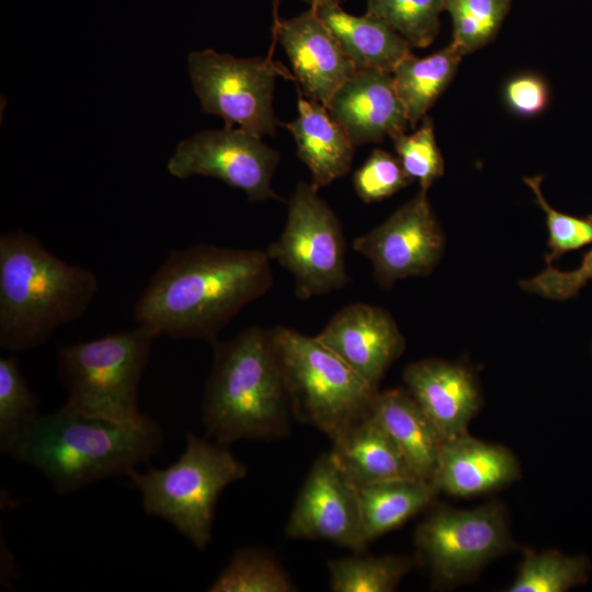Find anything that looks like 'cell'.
<instances>
[{"mask_svg": "<svg viewBox=\"0 0 592 592\" xmlns=\"http://www.w3.org/2000/svg\"><path fill=\"white\" fill-rule=\"evenodd\" d=\"M273 285L266 251L198 243L172 250L134 308L137 325L157 337L209 344Z\"/></svg>", "mask_w": 592, "mask_h": 592, "instance_id": "1", "label": "cell"}, {"mask_svg": "<svg viewBox=\"0 0 592 592\" xmlns=\"http://www.w3.org/2000/svg\"><path fill=\"white\" fill-rule=\"evenodd\" d=\"M161 446V428L147 415L116 421L64 405L41 415L11 456L38 470L58 493H69L103 478L128 476Z\"/></svg>", "mask_w": 592, "mask_h": 592, "instance_id": "2", "label": "cell"}, {"mask_svg": "<svg viewBox=\"0 0 592 592\" xmlns=\"http://www.w3.org/2000/svg\"><path fill=\"white\" fill-rule=\"evenodd\" d=\"M99 283L88 267L58 258L33 235L0 236V346L32 350L90 307Z\"/></svg>", "mask_w": 592, "mask_h": 592, "instance_id": "3", "label": "cell"}, {"mask_svg": "<svg viewBox=\"0 0 592 592\" xmlns=\"http://www.w3.org/2000/svg\"><path fill=\"white\" fill-rule=\"evenodd\" d=\"M203 422L216 442L272 440L289 434V401L273 329L249 327L213 344Z\"/></svg>", "mask_w": 592, "mask_h": 592, "instance_id": "4", "label": "cell"}, {"mask_svg": "<svg viewBox=\"0 0 592 592\" xmlns=\"http://www.w3.org/2000/svg\"><path fill=\"white\" fill-rule=\"evenodd\" d=\"M185 449L169 466L128 474L141 494L144 510L168 521L196 548L212 538L215 508L224 489L247 476V467L228 449L191 432Z\"/></svg>", "mask_w": 592, "mask_h": 592, "instance_id": "5", "label": "cell"}, {"mask_svg": "<svg viewBox=\"0 0 592 592\" xmlns=\"http://www.w3.org/2000/svg\"><path fill=\"white\" fill-rule=\"evenodd\" d=\"M291 412L332 442L367 418L377 388L371 386L316 337L273 328Z\"/></svg>", "mask_w": 592, "mask_h": 592, "instance_id": "6", "label": "cell"}, {"mask_svg": "<svg viewBox=\"0 0 592 592\" xmlns=\"http://www.w3.org/2000/svg\"><path fill=\"white\" fill-rule=\"evenodd\" d=\"M157 338L137 325L61 348L57 366L68 395L65 405L88 415L140 420L138 388Z\"/></svg>", "mask_w": 592, "mask_h": 592, "instance_id": "7", "label": "cell"}, {"mask_svg": "<svg viewBox=\"0 0 592 592\" xmlns=\"http://www.w3.org/2000/svg\"><path fill=\"white\" fill-rule=\"evenodd\" d=\"M265 251L292 274L300 299L342 289L351 282L342 225L311 183L296 184L284 228Z\"/></svg>", "mask_w": 592, "mask_h": 592, "instance_id": "8", "label": "cell"}, {"mask_svg": "<svg viewBox=\"0 0 592 592\" xmlns=\"http://www.w3.org/2000/svg\"><path fill=\"white\" fill-rule=\"evenodd\" d=\"M414 544L433 580L443 585L471 579L515 548L506 511L499 502L464 510L437 508L417 527Z\"/></svg>", "mask_w": 592, "mask_h": 592, "instance_id": "9", "label": "cell"}, {"mask_svg": "<svg viewBox=\"0 0 592 592\" xmlns=\"http://www.w3.org/2000/svg\"><path fill=\"white\" fill-rule=\"evenodd\" d=\"M187 70L203 112L219 116L225 127L238 126L259 137L275 135L274 86L276 76L285 72L271 58L194 50Z\"/></svg>", "mask_w": 592, "mask_h": 592, "instance_id": "10", "label": "cell"}, {"mask_svg": "<svg viewBox=\"0 0 592 592\" xmlns=\"http://www.w3.org/2000/svg\"><path fill=\"white\" fill-rule=\"evenodd\" d=\"M280 153L262 137L239 127L203 130L179 143L167 163L171 175L216 178L250 202L283 198L271 186Z\"/></svg>", "mask_w": 592, "mask_h": 592, "instance_id": "11", "label": "cell"}, {"mask_svg": "<svg viewBox=\"0 0 592 592\" xmlns=\"http://www.w3.org/2000/svg\"><path fill=\"white\" fill-rule=\"evenodd\" d=\"M420 190L384 223L352 241V249L369 260L375 282L384 289L399 280L430 274L444 252V235Z\"/></svg>", "mask_w": 592, "mask_h": 592, "instance_id": "12", "label": "cell"}, {"mask_svg": "<svg viewBox=\"0 0 592 592\" xmlns=\"http://www.w3.org/2000/svg\"><path fill=\"white\" fill-rule=\"evenodd\" d=\"M289 538L323 539L362 554L363 535L357 487L331 453L312 465L286 523Z\"/></svg>", "mask_w": 592, "mask_h": 592, "instance_id": "13", "label": "cell"}, {"mask_svg": "<svg viewBox=\"0 0 592 592\" xmlns=\"http://www.w3.org/2000/svg\"><path fill=\"white\" fill-rule=\"evenodd\" d=\"M315 337L374 388L406 345L387 310L362 303L341 308Z\"/></svg>", "mask_w": 592, "mask_h": 592, "instance_id": "14", "label": "cell"}, {"mask_svg": "<svg viewBox=\"0 0 592 592\" xmlns=\"http://www.w3.org/2000/svg\"><path fill=\"white\" fill-rule=\"evenodd\" d=\"M275 34L293 68L296 87L325 107L356 72L311 7L294 18L278 20Z\"/></svg>", "mask_w": 592, "mask_h": 592, "instance_id": "15", "label": "cell"}, {"mask_svg": "<svg viewBox=\"0 0 592 592\" xmlns=\"http://www.w3.org/2000/svg\"><path fill=\"white\" fill-rule=\"evenodd\" d=\"M326 109L355 147L380 143L387 136L391 139L409 125L392 73L383 70L356 71Z\"/></svg>", "mask_w": 592, "mask_h": 592, "instance_id": "16", "label": "cell"}, {"mask_svg": "<svg viewBox=\"0 0 592 592\" xmlns=\"http://www.w3.org/2000/svg\"><path fill=\"white\" fill-rule=\"evenodd\" d=\"M402 377L407 390L443 441L467 433L470 421L481 406L478 384L467 367L425 358L409 364Z\"/></svg>", "mask_w": 592, "mask_h": 592, "instance_id": "17", "label": "cell"}, {"mask_svg": "<svg viewBox=\"0 0 592 592\" xmlns=\"http://www.w3.org/2000/svg\"><path fill=\"white\" fill-rule=\"evenodd\" d=\"M521 467L506 447L467 433L443 442L432 483L452 497L485 494L517 480Z\"/></svg>", "mask_w": 592, "mask_h": 592, "instance_id": "18", "label": "cell"}, {"mask_svg": "<svg viewBox=\"0 0 592 592\" xmlns=\"http://www.w3.org/2000/svg\"><path fill=\"white\" fill-rule=\"evenodd\" d=\"M297 91V117L285 127L295 139L297 156L310 171V183L319 190L351 170L355 146L322 104Z\"/></svg>", "mask_w": 592, "mask_h": 592, "instance_id": "19", "label": "cell"}, {"mask_svg": "<svg viewBox=\"0 0 592 592\" xmlns=\"http://www.w3.org/2000/svg\"><path fill=\"white\" fill-rule=\"evenodd\" d=\"M311 8L335 37L356 71L392 72L405 58L412 55L409 43L374 15H352L337 3Z\"/></svg>", "mask_w": 592, "mask_h": 592, "instance_id": "20", "label": "cell"}, {"mask_svg": "<svg viewBox=\"0 0 592 592\" xmlns=\"http://www.w3.org/2000/svg\"><path fill=\"white\" fill-rule=\"evenodd\" d=\"M371 415L395 442L413 475L432 482L444 441L410 392H377Z\"/></svg>", "mask_w": 592, "mask_h": 592, "instance_id": "21", "label": "cell"}, {"mask_svg": "<svg viewBox=\"0 0 592 592\" xmlns=\"http://www.w3.org/2000/svg\"><path fill=\"white\" fill-rule=\"evenodd\" d=\"M332 443L331 453L357 489L415 477L395 442L371 414Z\"/></svg>", "mask_w": 592, "mask_h": 592, "instance_id": "22", "label": "cell"}, {"mask_svg": "<svg viewBox=\"0 0 592 592\" xmlns=\"http://www.w3.org/2000/svg\"><path fill=\"white\" fill-rule=\"evenodd\" d=\"M437 493L432 482L415 477L358 488L363 535L367 545L428 508Z\"/></svg>", "mask_w": 592, "mask_h": 592, "instance_id": "23", "label": "cell"}, {"mask_svg": "<svg viewBox=\"0 0 592 592\" xmlns=\"http://www.w3.org/2000/svg\"><path fill=\"white\" fill-rule=\"evenodd\" d=\"M464 55L451 43L423 58L410 55L391 72L409 125L422 121L448 87Z\"/></svg>", "mask_w": 592, "mask_h": 592, "instance_id": "24", "label": "cell"}, {"mask_svg": "<svg viewBox=\"0 0 592 592\" xmlns=\"http://www.w3.org/2000/svg\"><path fill=\"white\" fill-rule=\"evenodd\" d=\"M413 560L406 556L380 557L356 554L328 562L333 592H391L411 570Z\"/></svg>", "mask_w": 592, "mask_h": 592, "instance_id": "25", "label": "cell"}, {"mask_svg": "<svg viewBox=\"0 0 592 592\" xmlns=\"http://www.w3.org/2000/svg\"><path fill=\"white\" fill-rule=\"evenodd\" d=\"M38 398L31 390L13 356L0 358V449L12 455L15 446L41 417Z\"/></svg>", "mask_w": 592, "mask_h": 592, "instance_id": "26", "label": "cell"}, {"mask_svg": "<svg viewBox=\"0 0 592 592\" xmlns=\"http://www.w3.org/2000/svg\"><path fill=\"white\" fill-rule=\"evenodd\" d=\"M589 561L557 550L525 551L508 592H565L588 579Z\"/></svg>", "mask_w": 592, "mask_h": 592, "instance_id": "27", "label": "cell"}, {"mask_svg": "<svg viewBox=\"0 0 592 592\" xmlns=\"http://www.w3.org/2000/svg\"><path fill=\"white\" fill-rule=\"evenodd\" d=\"M296 590L286 572L267 551L242 548L212 583L210 592H291Z\"/></svg>", "mask_w": 592, "mask_h": 592, "instance_id": "28", "label": "cell"}, {"mask_svg": "<svg viewBox=\"0 0 592 592\" xmlns=\"http://www.w3.org/2000/svg\"><path fill=\"white\" fill-rule=\"evenodd\" d=\"M512 0H445L453 23L451 44L464 56L489 44L498 34Z\"/></svg>", "mask_w": 592, "mask_h": 592, "instance_id": "29", "label": "cell"}, {"mask_svg": "<svg viewBox=\"0 0 592 592\" xmlns=\"http://www.w3.org/2000/svg\"><path fill=\"white\" fill-rule=\"evenodd\" d=\"M445 0H366V13L399 33L411 47L424 48L439 34Z\"/></svg>", "mask_w": 592, "mask_h": 592, "instance_id": "30", "label": "cell"}, {"mask_svg": "<svg viewBox=\"0 0 592 592\" xmlns=\"http://www.w3.org/2000/svg\"><path fill=\"white\" fill-rule=\"evenodd\" d=\"M405 172L418 180L420 189L428 192L444 173V160L437 146L433 122L425 116L412 134L406 132L391 138Z\"/></svg>", "mask_w": 592, "mask_h": 592, "instance_id": "31", "label": "cell"}, {"mask_svg": "<svg viewBox=\"0 0 592 592\" xmlns=\"http://www.w3.org/2000/svg\"><path fill=\"white\" fill-rule=\"evenodd\" d=\"M542 175L524 178L525 184L533 192L536 203L546 215L549 253L545 255L547 265L569 251L592 243V215L577 217L553 208L542 192Z\"/></svg>", "mask_w": 592, "mask_h": 592, "instance_id": "32", "label": "cell"}, {"mask_svg": "<svg viewBox=\"0 0 592 592\" xmlns=\"http://www.w3.org/2000/svg\"><path fill=\"white\" fill-rule=\"evenodd\" d=\"M412 181L397 156L380 148L374 149L353 174L355 193L364 203L383 201Z\"/></svg>", "mask_w": 592, "mask_h": 592, "instance_id": "33", "label": "cell"}, {"mask_svg": "<svg viewBox=\"0 0 592 592\" xmlns=\"http://www.w3.org/2000/svg\"><path fill=\"white\" fill-rule=\"evenodd\" d=\"M591 280L592 249L582 257L577 269L560 271L550 264L534 277L521 281L520 286L545 298L563 300L577 295Z\"/></svg>", "mask_w": 592, "mask_h": 592, "instance_id": "34", "label": "cell"}, {"mask_svg": "<svg viewBox=\"0 0 592 592\" xmlns=\"http://www.w3.org/2000/svg\"><path fill=\"white\" fill-rule=\"evenodd\" d=\"M504 100L513 113L531 117L547 107L549 89L542 77L535 73H523L512 78L505 84Z\"/></svg>", "mask_w": 592, "mask_h": 592, "instance_id": "35", "label": "cell"}, {"mask_svg": "<svg viewBox=\"0 0 592 592\" xmlns=\"http://www.w3.org/2000/svg\"><path fill=\"white\" fill-rule=\"evenodd\" d=\"M310 4V7L322 4V3H337L340 4L344 0H305Z\"/></svg>", "mask_w": 592, "mask_h": 592, "instance_id": "36", "label": "cell"}]
</instances>
